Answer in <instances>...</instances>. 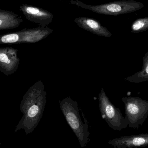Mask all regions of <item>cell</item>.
Wrapping results in <instances>:
<instances>
[{"mask_svg": "<svg viewBox=\"0 0 148 148\" xmlns=\"http://www.w3.org/2000/svg\"><path fill=\"white\" fill-rule=\"evenodd\" d=\"M148 29V17L140 18L135 21L131 27V32L138 33Z\"/></svg>", "mask_w": 148, "mask_h": 148, "instance_id": "13", "label": "cell"}, {"mask_svg": "<svg viewBox=\"0 0 148 148\" xmlns=\"http://www.w3.org/2000/svg\"><path fill=\"white\" fill-rule=\"evenodd\" d=\"M74 22L81 28L94 34L108 38L112 36L108 29L95 19L88 17H79L75 18Z\"/></svg>", "mask_w": 148, "mask_h": 148, "instance_id": "10", "label": "cell"}, {"mask_svg": "<svg viewBox=\"0 0 148 148\" xmlns=\"http://www.w3.org/2000/svg\"><path fill=\"white\" fill-rule=\"evenodd\" d=\"M70 3L82 8L88 10L97 14L107 15L116 16L134 12L142 8L143 3L133 0L117 1L97 5H90L80 1L72 0Z\"/></svg>", "mask_w": 148, "mask_h": 148, "instance_id": "3", "label": "cell"}, {"mask_svg": "<svg viewBox=\"0 0 148 148\" xmlns=\"http://www.w3.org/2000/svg\"><path fill=\"white\" fill-rule=\"evenodd\" d=\"M20 10L28 21L38 23L41 27H45L53 21V14L41 8L22 4L20 6Z\"/></svg>", "mask_w": 148, "mask_h": 148, "instance_id": "8", "label": "cell"}, {"mask_svg": "<svg viewBox=\"0 0 148 148\" xmlns=\"http://www.w3.org/2000/svg\"><path fill=\"white\" fill-rule=\"evenodd\" d=\"M124 103L125 117L128 127L138 129L143 125L148 116V101L139 97H125L122 98Z\"/></svg>", "mask_w": 148, "mask_h": 148, "instance_id": "6", "label": "cell"}, {"mask_svg": "<svg viewBox=\"0 0 148 148\" xmlns=\"http://www.w3.org/2000/svg\"><path fill=\"white\" fill-rule=\"evenodd\" d=\"M44 88L43 82L39 80L25 93L20 104V110L23 116L16 126L15 132L23 129L28 135L37 127L47 103V92Z\"/></svg>", "mask_w": 148, "mask_h": 148, "instance_id": "1", "label": "cell"}, {"mask_svg": "<svg viewBox=\"0 0 148 148\" xmlns=\"http://www.w3.org/2000/svg\"><path fill=\"white\" fill-rule=\"evenodd\" d=\"M53 30L47 27L24 29L21 31L0 35V44L36 43L52 34Z\"/></svg>", "mask_w": 148, "mask_h": 148, "instance_id": "5", "label": "cell"}, {"mask_svg": "<svg viewBox=\"0 0 148 148\" xmlns=\"http://www.w3.org/2000/svg\"><path fill=\"white\" fill-rule=\"evenodd\" d=\"M19 17L13 12L0 9V19H15Z\"/></svg>", "mask_w": 148, "mask_h": 148, "instance_id": "14", "label": "cell"}, {"mask_svg": "<svg viewBox=\"0 0 148 148\" xmlns=\"http://www.w3.org/2000/svg\"><path fill=\"white\" fill-rule=\"evenodd\" d=\"M99 108L102 118L105 120L110 127L115 131H121L128 127V122L119 108L111 102L103 88L98 94Z\"/></svg>", "mask_w": 148, "mask_h": 148, "instance_id": "4", "label": "cell"}, {"mask_svg": "<svg viewBox=\"0 0 148 148\" xmlns=\"http://www.w3.org/2000/svg\"><path fill=\"white\" fill-rule=\"evenodd\" d=\"M125 79L130 82L135 83L148 81V53H146L143 57L142 69L131 76L128 77Z\"/></svg>", "mask_w": 148, "mask_h": 148, "instance_id": "11", "label": "cell"}, {"mask_svg": "<svg viewBox=\"0 0 148 148\" xmlns=\"http://www.w3.org/2000/svg\"><path fill=\"white\" fill-rule=\"evenodd\" d=\"M18 52V49L12 47L0 48V71L5 75L17 71L20 62Z\"/></svg>", "mask_w": 148, "mask_h": 148, "instance_id": "7", "label": "cell"}, {"mask_svg": "<svg viewBox=\"0 0 148 148\" xmlns=\"http://www.w3.org/2000/svg\"><path fill=\"white\" fill-rule=\"evenodd\" d=\"M22 22L23 20L20 17L15 19H0V30L15 28Z\"/></svg>", "mask_w": 148, "mask_h": 148, "instance_id": "12", "label": "cell"}, {"mask_svg": "<svg viewBox=\"0 0 148 148\" xmlns=\"http://www.w3.org/2000/svg\"><path fill=\"white\" fill-rule=\"evenodd\" d=\"M60 105L67 122L77 137L80 146L82 147H84L89 141L88 124L83 113L82 115L84 123L82 121L77 102L74 101L71 97H66L60 101Z\"/></svg>", "mask_w": 148, "mask_h": 148, "instance_id": "2", "label": "cell"}, {"mask_svg": "<svg viewBox=\"0 0 148 148\" xmlns=\"http://www.w3.org/2000/svg\"><path fill=\"white\" fill-rule=\"evenodd\" d=\"M108 143L114 148H135L148 146V134L123 136L110 140Z\"/></svg>", "mask_w": 148, "mask_h": 148, "instance_id": "9", "label": "cell"}]
</instances>
